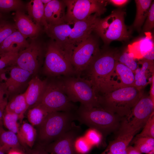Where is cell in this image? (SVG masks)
Returning <instances> with one entry per match:
<instances>
[{
    "instance_id": "1",
    "label": "cell",
    "mask_w": 154,
    "mask_h": 154,
    "mask_svg": "<svg viewBox=\"0 0 154 154\" xmlns=\"http://www.w3.org/2000/svg\"><path fill=\"white\" fill-rule=\"evenodd\" d=\"M116 54L100 52L85 71L87 75L85 78L91 83L98 96L119 88L114 79Z\"/></svg>"
},
{
    "instance_id": "2",
    "label": "cell",
    "mask_w": 154,
    "mask_h": 154,
    "mask_svg": "<svg viewBox=\"0 0 154 154\" xmlns=\"http://www.w3.org/2000/svg\"><path fill=\"white\" fill-rule=\"evenodd\" d=\"M143 94L134 86L118 88L99 96V106L121 118L127 117Z\"/></svg>"
},
{
    "instance_id": "3",
    "label": "cell",
    "mask_w": 154,
    "mask_h": 154,
    "mask_svg": "<svg viewBox=\"0 0 154 154\" xmlns=\"http://www.w3.org/2000/svg\"><path fill=\"white\" fill-rule=\"evenodd\" d=\"M75 113L76 120L96 130L104 137L117 131L123 119L101 107L87 108L81 104Z\"/></svg>"
},
{
    "instance_id": "4",
    "label": "cell",
    "mask_w": 154,
    "mask_h": 154,
    "mask_svg": "<svg viewBox=\"0 0 154 154\" xmlns=\"http://www.w3.org/2000/svg\"><path fill=\"white\" fill-rule=\"evenodd\" d=\"M76 120V113L73 112L49 113L39 127V145L44 147L57 139L71 128Z\"/></svg>"
},
{
    "instance_id": "5",
    "label": "cell",
    "mask_w": 154,
    "mask_h": 154,
    "mask_svg": "<svg viewBox=\"0 0 154 154\" xmlns=\"http://www.w3.org/2000/svg\"><path fill=\"white\" fill-rule=\"evenodd\" d=\"M60 80L66 95L72 102H79L87 108L100 107L98 96L88 79L80 76H70Z\"/></svg>"
},
{
    "instance_id": "6",
    "label": "cell",
    "mask_w": 154,
    "mask_h": 154,
    "mask_svg": "<svg viewBox=\"0 0 154 154\" xmlns=\"http://www.w3.org/2000/svg\"><path fill=\"white\" fill-rule=\"evenodd\" d=\"M44 71L46 75L52 76H68L75 74L70 55L64 47L53 40L46 49Z\"/></svg>"
},
{
    "instance_id": "7",
    "label": "cell",
    "mask_w": 154,
    "mask_h": 154,
    "mask_svg": "<svg viewBox=\"0 0 154 154\" xmlns=\"http://www.w3.org/2000/svg\"><path fill=\"white\" fill-rule=\"evenodd\" d=\"M124 15L121 9L113 11L107 17L100 19L94 31L107 43L128 40L130 34L125 24Z\"/></svg>"
},
{
    "instance_id": "8",
    "label": "cell",
    "mask_w": 154,
    "mask_h": 154,
    "mask_svg": "<svg viewBox=\"0 0 154 154\" xmlns=\"http://www.w3.org/2000/svg\"><path fill=\"white\" fill-rule=\"evenodd\" d=\"M38 105L48 113L74 112L76 109L66 95L60 79L50 82L46 81L43 94Z\"/></svg>"
},
{
    "instance_id": "9",
    "label": "cell",
    "mask_w": 154,
    "mask_h": 154,
    "mask_svg": "<svg viewBox=\"0 0 154 154\" xmlns=\"http://www.w3.org/2000/svg\"><path fill=\"white\" fill-rule=\"evenodd\" d=\"M67 8L66 23L84 20L96 14L100 16L106 11L107 0H63Z\"/></svg>"
},
{
    "instance_id": "10",
    "label": "cell",
    "mask_w": 154,
    "mask_h": 154,
    "mask_svg": "<svg viewBox=\"0 0 154 154\" xmlns=\"http://www.w3.org/2000/svg\"><path fill=\"white\" fill-rule=\"evenodd\" d=\"M100 52L97 40L90 35L75 46L71 60L75 74L85 72Z\"/></svg>"
},
{
    "instance_id": "11",
    "label": "cell",
    "mask_w": 154,
    "mask_h": 154,
    "mask_svg": "<svg viewBox=\"0 0 154 154\" xmlns=\"http://www.w3.org/2000/svg\"><path fill=\"white\" fill-rule=\"evenodd\" d=\"M99 17L95 14L84 20L72 22L68 47L69 52L71 53L75 46L91 35L100 19Z\"/></svg>"
},
{
    "instance_id": "12",
    "label": "cell",
    "mask_w": 154,
    "mask_h": 154,
    "mask_svg": "<svg viewBox=\"0 0 154 154\" xmlns=\"http://www.w3.org/2000/svg\"><path fill=\"white\" fill-rule=\"evenodd\" d=\"M82 131L81 127L74 122L69 130L43 147L50 154H77L74 148V142Z\"/></svg>"
},
{
    "instance_id": "13",
    "label": "cell",
    "mask_w": 154,
    "mask_h": 154,
    "mask_svg": "<svg viewBox=\"0 0 154 154\" xmlns=\"http://www.w3.org/2000/svg\"><path fill=\"white\" fill-rule=\"evenodd\" d=\"M42 52L40 43L33 41L27 47L19 52L14 64L33 73L39 67Z\"/></svg>"
},
{
    "instance_id": "14",
    "label": "cell",
    "mask_w": 154,
    "mask_h": 154,
    "mask_svg": "<svg viewBox=\"0 0 154 154\" xmlns=\"http://www.w3.org/2000/svg\"><path fill=\"white\" fill-rule=\"evenodd\" d=\"M154 102L149 96L143 94L133 108L128 116L132 125L143 128L151 116L154 113Z\"/></svg>"
},
{
    "instance_id": "15",
    "label": "cell",
    "mask_w": 154,
    "mask_h": 154,
    "mask_svg": "<svg viewBox=\"0 0 154 154\" xmlns=\"http://www.w3.org/2000/svg\"><path fill=\"white\" fill-rule=\"evenodd\" d=\"M13 19L17 30L26 38H35L41 31V26L33 22L21 10L16 11Z\"/></svg>"
},
{
    "instance_id": "16",
    "label": "cell",
    "mask_w": 154,
    "mask_h": 154,
    "mask_svg": "<svg viewBox=\"0 0 154 154\" xmlns=\"http://www.w3.org/2000/svg\"><path fill=\"white\" fill-rule=\"evenodd\" d=\"M66 7L63 0H51L45 5L44 17L48 25H55L66 23Z\"/></svg>"
},
{
    "instance_id": "17",
    "label": "cell",
    "mask_w": 154,
    "mask_h": 154,
    "mask_svg": "<svg viewBox=\"0 0 154 154\" xmlns=\"http://www.w3.org/2000/svg\"><path fill=\"white\" fill-rule=\"evenodd\" d=\"M11 68L10 76L4 82L9 94L17 91L33 74L16 66Z\"/></svg>"
},
{
    "instance_id": "18",
    "label": "cell",
    "mask_w": 154,
    "mask_h": 154,
    "mask_svg": "<svg viewBox=\"0 0 154 154\" xmlns=\"http://www.w3.org/2000/svg\"><path fill=\"white\" fill-rule=\"evenodd\" d=\"M46 83V81L42 80L37 76L29 82L25 91V98L28 109L39 103L43 94Z\"/></svg>"
},
{
    "instance_id": "19",
    "label": "cell",
    "mask_w": 154,
    "mask_h": 154,
    "mask_svg": "<svg viewBox=\"0 0 154 154\" xmlns=\"http://www.w3.org/2000/svg\"><path fill=\"white\" fill-rule=\"evenodd\" d=\"M18 31L14 32L0 44V55L9 52H19L27 47L29 44Z\"/></svg>"
},
{
    "instance_id": "20",
    "label": "cell",
    "mask_w": 154,
    "mask_h": 154,
    "mask_svg": "<svg viewBox=\"0 0 154 154\" xmlns=\"http://www.w3.org/2000/svg\"><path fill=\"white\" fill-rule=\"evenodd\" d=\"M0 145L5 153L13 150L25 153L17 135L11 131L5 130L3 126L0 127Z\"/></svg>"
},
{
    "instance_id": "21",
    "label": "cell",
    "mask_w": 154,
    "mask_h": 154,
    "mask_svg": "<svg viewBox=\"0 0 154 154\" xmlns=\"http://www.w3.org/2000/svg\"><path fill=\"white\" fill-rule=\"evenodd\" d=\"M37 135V131L30 123L23 122L17 134L19 142L25 150L33 148Z\"/></svg>"
},
{
    "instance_id": "22",
    "label": "cell",
    "mask_w": 154,
    "mask_h": 154,
    "mask_svg": "<svg viewBox=\"0 0 154 154\" xmlns=\"http://www.w3.org/2000/svg\"><path fill=\"white\" fill-rule=\"evenodd\" d=\"M115 73L119 88L135 86V74L125 65L117 61Z\"/></svg>"
},
{
    "instance_id": "23",
    "label": "cell",
    "mask_w": 154,
    "mask_h": 154,
    "mask_svg": "<svg viewBox=\"0 0 154 154\" xmlns=\"http://www.w3.org/2000/svg\"><path fill=\"white\" fill-rule=\"evenodd\" d=\"M27 8L28 14L35 23L43 26L44 29L47 27L44 17V6L41 0H32L27 3Z\"/></svg>"
},
{
    "instance_id": "24",
    "label": "cell",
    "mask_w": 154,
    "mask_h": 154,
    "mask_svg": "<svg viewBox=\"0 0 154 154\" xmlns=\"http://www.w3.org/2000/svg\"><path fill=\"white\" fill-rule=\"evenodd\" d=\"M25 95L26 92L13 97L8 102L5 110L17 114L21 122L25 112L28 109Z\"/></svg>"
},
{
    "instance_id": "25",
    "label": "cell",
    "mask_w": 154,
    "mask_h": 154,
    "mask_svg": "<svg viewBox=\"0 0 154 154\" xmlns=\"http://www.w3.org/2000/svg\"><path fill=\"white\" fill-rule=\"evenodd\" d=\"M130 138L117 135L101 154H126V149L132 141Z\"/></svg>"
},
{
    "instance_id": "26",
    "label": "cell",
    "mask_w": 154,
    "mask_h": 154,
    "mask_svg": "<svg viewBox=\"0 0 154 154\" xmlns=\"http://www.w3.org/2000/svg\"><path fill=\"white\" fill-rule=\"evenodd\" d=\"M154 50L153 38L146 36L143 37L133 45V49L129 52L133 54L135 58H143L151 51Z\"/></svg>"
},
{
    "instance_id": "27",
    "label": "cell",
    "mask_w": 154,
    "mask_h": 154,
    "mask_svg": "<svg viewBox=\"0 0 154 154\" xmlns=\"http://www.w3.org/2000/svg\"><path fill=\"white\" fill-rule=\"evenodd\" d=\"M135 2L136 13L133 26L135 28L139 30L146 20L152 1L136 0Z\"/></svg>"
},
{
    "instance_id": "28",
    "label": "cell",
    "mask_w": 154,
    "mask_h": 154,
    "mask_svg": "<svg viewBox=\"0 0 154 154\" xmlns=\"http://www.w3.org/2000/svg\"><path fill=\"white\" fill-rule=\"evenodd\" d=\"M142 65L141 68H138L135 71V86L140 89L147 84L146 74L148 71L153 69V61L143 59L140 61Z\"/></svg>"
},
{
    "instance_id": "29",
    "label": "cell",
    "mask_w": 154,
    "mask_h": 154,
    "mask_svg": "<svg viewBox=\"0 0 154 154\" xmlns=\"http://www.w3.org/2000/svg\"><path fill=\"white\" fill-rule=\"evenodd\" d=\"M27 114L28 120L31 125L39 127L43 123L49 113L39 105L29 108Z\"/></svg>"
},
{
    "instance_id": "30",
    "label": "cell",
    "mask_w": 154,
    "mask_h": 154,
    "mask_svg": "<svg viewBox=\"0 0 154 154\" xmlns=\"http://www.w3.org/2000/svg\"><path fill=\"white\" fill-rule=\"evenodd\" d=\"M135 149L138 152L145 154H154V138L141 137L135 138Z\"/></svg>"
},
{
    "instance_id": "31",
    "label": "cell",
    "mask_w": 154,
    "mask_h": 154,
    "mask_svg": "<svg viewBox=\"0 0 154 154\" xmlns=\"http://www.w3.org/2000/svg\"><path fill=\"white\" fill-rule=\"evenodd\" d=\"M3 113V124L9 130L17 135L20 126L18 123L19 116L16 114L4 110Z\"/></svg>"
},
{
    "instance_id": "32",
    "label": "cell",
    "mask_w": 154,
    "mask_h": 154,
    "mask_svg": "<svg viewBox=\"0 0 154 154\" xmlns=\"http://www.w3.org/2000/svg\"><path fill=\"white\" fill-rule=\"evenodd\" d=\"M24 6L21 0H0V13L3 15L12 11H22Z\"/></svg>"
},
{
    "instance_id": "33",
    "label": "cell",
    "mask_w": 154,
    "mask_h": 154,
    "mask_svg": "<svg viewBox=\"0 0 154 154\" xmlns=\"http://www.w3.org/2000/svg\"><path fill=\"white\" fill-rule=\"evenodd\" d=\"M116 58L117 62L128 67L134 73L138 67L134 55L131 52H124L121 54L116 53Z\"/></svg>"
},
{
    "instance_id": "34",
    "label": "cell",
    "mask_w": 154,
    "mask_h": 154,
    "mask_svg": "<svg viewBox=\"0 0 154 154\" xmlns=\"http://www.w3.org/2000/svg\"><path fill=\"white\" fill-rule=\"evenodd\" d=\"M13 24L3 18L0 21V44L9 35L17 31Z\"/></svg>"
},
{
    "instance_id": "35",
    "label": "cell",
    "mask_w": 154,
    "mask_h": 154,
    "mask_svg": "<svg viewBox=\"0 0 154 154\" xmlns=\"http://www.w3.org/2000/svg\"><path fill=\"white\" fill-rule=\"evenodd\" d=\"M92 145L84 136L80 135L75 140L74 144L75 150L77 154H86L89 151Z\"/></svg>"
},
{
    "instance_id": "36",
    "label": "cell",
    "mask_w": 154,
    "mask_h": 154,
    "mask_svg": "<svg viewBox=\"0 0 154 154\" xmlns=\"http://www.w3.org/2000/svg\"><path fill=\"white\" fill-rule=\"evenodd\" d=\"M143 128L141 132L136 136L135 138L141 137L154 138V113L151 116Z\"/></svg>"
},
{
    "instance_id": "37",
    "label": "cell",
    "mask_w": 154,
    "mask_h": 154,
    "mask_svg": "<svg viewBox=\"0 0 154 154\" xmlns=\"http://www.w3.org/2000/svg\"><path fill=\"white\" fill-rule=\"evenodd\" d=\"M84 137L92 146H98L100 145L103 137L99 131L90 128L87 131Z\"/></svg>"
},
{
    "instance_id": "38",
    "label": "cell",
    "mask_w": 154,
    "mask_h": 154,
    "mask_svg": "<svg viewBox=\"0 0 154 154\" xmlns=\"http://www.w3.org/2000/svg\"><path fill=\"white\" fill-rule=\"evenodd\" d=\"M18 53L9 52L0 55V71L8 65L14 64Z\"/></svg>"
},
{
    "instance_id": "39",
    "label": "cell",
    "mask_w": 154,
    "mask_h": 154,
    "mask_svg": "<svg viewBox=\"0 0 154 154\" xmlns=\"http://www.w3.org/2000/svg\"><path fill=\"white\" fill-rule=\"evenodd\" d=\"M154 27V3L152 2L149 9L146 20L143 27L144 32H148Z\"/></svg>"
},
{
    "instance_id": "40",
    "label": "cell",
    "mask_w": 154,
    "mask_h": 154,
    "mask_svg": "<svg viewBox=\"0 0 154 154\" xmlns=\"http://www.w3.org/2000/svg\"><path fill=\"white\" fill-rule=\"evenodd\" d=\"M9 95L7 88L4 82H1L0 78V109L4 112L7 104V98L5 97L6 95L8 97Z\"/></svg>"
},
{
    "instance_id": "41",
    "label": "cell",
    "mask_w": 154,
    "mask_h": 154,
    "mask_svg": "<svg viewBox=\"0 0 154 154\" xmlns=\"http://www.w3.org/2000/svg\"><path fill=\"white\" fill-rule=\"evenodd\" d=\"M25 154H50L42 146L38 145L36 148L26 150Z\"/></svg>"
},
{
    "instance_id": "42",
    "label": "cell",
    "mask_w": 154,
    "mask_h": 154,
    "mask_svg": "<svg viewBox=\"0 0 154 154\" xmlns=\"http://www.w3.org/2000/svg\"><path fill=\"white\" fill-rule=\"evenodd\" d=\"M129 1L128 0H110L108 2L117 6L121 7L125 5Z\"/></svg>"
},
{
    "instance_id": "43",
    "label": "cell",
    "mask_w": 154,
    "mask_h": 154,
    "mask_svg": "<svg viewBox=\"0 0 154 154\" xmlns=\"http://www.w3.org/2000/svg\"><path fill=\"white\" fill-rule=\"evenodd\" d=\"M126 154H142L137 151L133 146H129L126 149Z\"/></svg>"
},
{
    "instance_id": "44",
    "label": "cell",
    "mask_w": 154,
    "mask_h": 154,
    "mask_svg": "<svg viewBox=\"0 0 154 154\" xmlns=\"http://www.w3.org/2000/svg\"><path fill=\"white\" fill-rule=\"evenodd\" d=\"M151 85V87L150 96L154 102V74L152 77Z\"/></svg>"
},
{
    "instance_id": "45",
    "label": "cell",
    "mask_w": 154,
    "mask_h": 154,
    "mask_svg": "<svg viewBox=\"0 0 154 154\" xmlns=\"http://www.w3.org/2000/svg\"><path fill=\"white\" fill-rule=\"evenodd\" d=\"M7 154H25V153L18 151L13 150L9 151Z\"/></svg>"
},
{
    "instance_id": "46",
    "label": "cell",
    "mask_w": 154,
    "mask_h": 154,
    "mask_svg": "<svg viewBox=\"0 0 154 154\" xmlns=\"http://www.w3.org/2000/svg\"><path fill=\"white\" fill-rule=\"evenodd\" d=\"M3 113L2 111L0 109V127L3 126Z\"/></svg>"
},
{
    "instance_id": "47",
    "label": "cell",
    "mask_w": 154,
    "mask_h": 154,
    "mask_svg": "<svg viewBox=\"0 0 154 154\" xmlns=\"http://www.w3.org/2000/svg\"><path fill=\"white\" fill-rule=\"evenodd\" d=\"M51 0H41L44 6L48 3Z\"/></svg>"
},
{
    "instance_id": "48",
    "label": "cell",
    "mask_w": 154,
    "mask_h": 154,
    "mask_svg": "<svg viewBox=\"0 0 154 154\" xmlns=\"http://www.w3.org/2000/svg\"><path fill=\"white\" fill-rule=\"evenodd\" d=\"M5 151L0 145V154H5Z\"/></svg>"
},
{
    "instance_id": "49",
    "label": "cell",
    "mask_w": 154,
    "mask_h": 154,
    "mask_svg": "<svg viewBox=\"0 0 154 154\" xmlns=\"http://www.w3.org/2000/svg\"><path fill=\"white\" fill-rule=\"evenodd\" d=\"M4 18L3 15L0 13V21Z\"/></svg>"
}]
</instances>
